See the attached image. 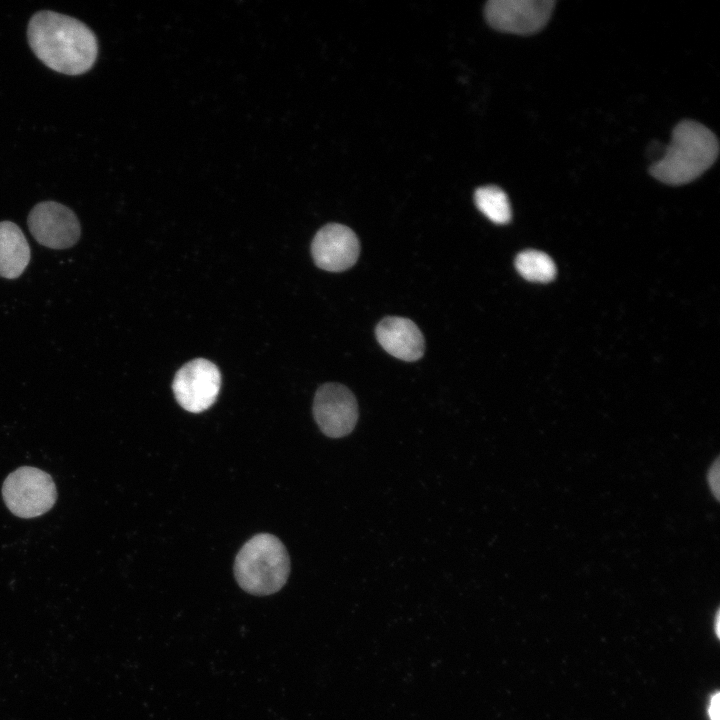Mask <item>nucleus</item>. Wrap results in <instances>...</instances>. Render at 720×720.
<instances>
[{
    "mask_svg": "<svg viewBox=\"0 0 720 720\" xmlns=\"http://www.w3.org/2000/svg\"><path fill=\"white\" fill-rule=\"evenodd\" d=\"M27 36L34 54L50 69L67 75L87 72L97 58L94 33L84 23L53 11H40L29 21Z\"/></svg>",
    "mask_w": 720,
    "mask_h": 720,
    "instance_id": "obj_1",
    "label": "nucleus"
},
{
    "mask_svg": "<svg viewBox=\"0 0 720 720\" xmlns=\"http://www.w3.org/2000/svg\"><path fill=\"white\" fill-rule=\"evenodd\" d=\"M718 153V140L710 129L684 120L675 126L663 157L653 163L649 171L660 182L683 185L709 169Z\"/></svg>",
    "mask_w": 720,
    "mask_h": 720,
    "instance_id": "obj_2",
    "label": "nucleus"
},
{
    "mask_svg": "<svg viewBox=\"0 0 720 720\" xmlns=\"http://www.w3.org/2000/svg\"><path fill=\"white\" fill-rule=\"evenodd\" d=\"M290 573V560L283 543L274 535L261 533L248 540L238 552L234 574L246 592L266 596L279 591Z\"/></svg>",
    "mask_w": 720,
    "mask_h": 720,
    "instance_id": "obj_3",
    "label": "nucleus"
},
{
    "mask_svg": "<svg viewBox=\"0 0 720 720\" xmlns=\"http://www.w3.org/2000/svg\"><path fill=\"white\" fill-rule=\"evenodd\" d=\"M2 496L7 508L20 518H34L48 512L56 502L57 491L45 471L22 466L3 482Z\"/></svg>",
    "mask_w": 720,
    "mask_h": 720,
    "instance_id": "obj_4",
    "label": "nucleus"
},
{
    "mask_svg": "<svg viewBox=\"0 0 720 720\" xmlns=\"http://www.w3.org/2000/svg\"><path fill=\"white\" fill-rule=\"evenodd\" d=\"M221 374L215 364L203 358L189 361L176 373L172 389L178 404L192 413L211 407L218 396Z\"/></svg>",
    "mask_w": 720,
    "mask_h": 720,
    "instance_id": "obj_5",
    "label": "nucleus"
},
{
    "mask_svg": "<svg viewBox=\"0 0 720 720\" xmlns=\"http://www.w3.org/2000/svg\"><path fill=\"white\" fill-rule=\"evenodd\" d=\"M554 4L553 0H491L486 3L484 14L494 29L528 35L546 25Z\"/></svg>",
    "mask_w": 720,
    "mask_h": 720,
    "instance_id": "obj_6",
    "label": "nucleus"
},
{
    "mask_svg": "<svg viewBox=\"0 0 720 720\" xmlns=\"http://www.w3.org/2000/svg\"><path fill=\"white\" fill-rule=\"evenodd\" d=\"M314 419L330 438H341L354 429L358 421V404L353 393L339 383L320 386L313 402Z\"/></svg>",
    "mask_w": 720,
    "mask_h": 720,
    "instance_id": "obj_7",
    "label": "nucleus"
},
{
    "mask_svg": "<svg viewBox=\"0 0 720 720\" xmlns=\"http://www.w3.org/2000/svg\"><path fill=\"white\" fill-rule=\"evenodd\" d=\"M28 228L43 246L64 249L74 245L80 237V223L68 207L54 201L40 202L28 216Z\"/></svg>",
    "mask_w": 720,
    "mask_h": 720,
    "instance_id": "obj_8",
    "label": "nucleus"
},
{
    "mask_svg": "<svg viewBox=\"0 0 720 720\" xmlns=\"http://www.w3.org/2000/svg\"><path fill=\"white\" fill-rule=\"evenodd\" d=\"M356 234L347 226L330 223L314 236L311 253L315 264L326 271L340 272L352 267L359 256Z\"/></svg>",
    "mask_w": 720,
    "mask_h": 720,
    "instance_id": "obj_9",
    "label": "nucleus"
},
{
    "mask_svg": "<svg viewBox=\"0 0 720 720\" xmlns=\"http://www.w3.org/2000/svg\"><path fill=\"white\" fill-rule=\"evenodd\" d=\"M375 333L380 345L398 359L415 361L424 353L423 335L410 319L386 317L378 323Z\"/></svg>",
    "mask_w": 720,
    "mask_h": 720,
    "instance_id": "obj_10",
    "label": "nucleus"
},
{
    "mask_svg": "<svg viewBox=\"0 0 720 720\" xmlns=\"http://www.w3.org/2000/svg\"><path fill=\"white\" fill-rule=\"evenodd\" d=\"M30 247L22 230L13 222H0V276L19 277L30 261Z\"/></svg>",
    "mask_w": 720,
    "mask_h": 720,
    "instance_id": "obj_11",
    "label": "nucleus"
},
{
    "mask_svg": "<svg viewBox=\"0 0 720 720\" xmlns=\"http://www.w3.org/2000/svg\"><path fill=\"white\" fill-rule=\"evenodd\" d=\"M477 208L492 222L506 224L511 220V206L506 193L496 186H484L475 191Z\"/></svg>",
    "mask_w": 720,
    "mask_h": 720,
    "instance_id": "obj_12",
    "label": "nucleus"
},
{
    "mask_svg": "<svg viewBox=\"0 0 720 720\" xmlns=\"http://www.w3.org/2000/svg\"><path fill=\"white\" fill-rule=\"evenodd\" d=\"M519 274L528 281L546 283L554 279L556 266L546 254L537 250H525L515 259Z\"/></svg>",
    "mask_w": 720,
    "mask_h": 720,
    "instance_id": "obj_13",
    "label": "nucleus"
},
{
    "mask_svg": "<svg viewBox=\"0 0 720 720\" xmlns=\"http://www.w3.org/2000/svg\"><path fill=\"white\" fill-rule=\"evenodd\" d=\"M708 483L709 487L716 499H718L719 495V464H718V458L715 460V463L711 465L709 471H708Z\"/></svg>",
    "mask_w": 720,
    "mask_h": 720,
    "instance_id": "obj_14",
    "label": "nucleus"
},
{
    "mask_svg": "<svg viewBox=\"0 0 720 720\" xmlns=\"http://www.w3.org/2000/svg\"><path fill=\"white\" fill-rule=\"evenodd\" d=\"M720 693H714L709 702L708 715L710 720H720Z\"/></svg>",
    "mask_w": 720,
    "mask_h": 720,
    "instance_id": "obj_15",
    "label": "nucleus"
},
{
    "mask_svg": "<svg viewBox=\"0 0 720 720\" xmlns=\"http://www.w3.org/2000/svg\"><path fill=\"white\" fill-rule=\"evenodd\" d=\"M715 633H716L717 637H720V615H719V611H717L716 617H715Z\"/></svg>",
    "mask_w": 720,
    "mask_h": 720,
    "instance_id": "obj_16",
    "label": "nucleus"
}]
</instances>
